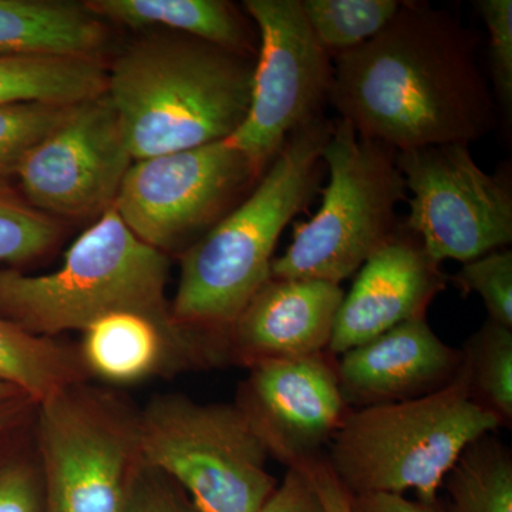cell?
<instances>
[{
  "label": "cell",
  "mask_w": 512,
  "mask_h": 512,
  "mask_svg": "<svg viewBox=\"0 0 512 512\" xmlns=\"http://www.w3.org/2000/svg\"><path fill=\"white\" fill-rule=\"evenodd\" d=\"M333 57V106L359 136L396 153L470 144L497 123L477 39L444 10L402 2L382 32Z\"/></svg>",
  "instance_id": "obj_1"
},
{
  "label": "cell",
  "mask_w": 512,
  "mask_h": 512,
  "mask_svg": "<svg viewBox=\"0 0 512 512\" xmlns=\"http://www.w3.org/2000/svg\"><path fill=\"white\" fill-rule=\"evenodd\" d=\"M255 60L178 33L128 47L107 94L134 161L224 141L247 117Z\"/></svg>",
  "instance_id": "obj_2"
},
{
  "label": "cell",
  "mask_w": 512,
  "mask_h": 512,
  "mask_svg": "<svg viewBox=\"0 0 512 512\" xmlns=\"http://www.w3.org/2000/svg\"><path fill=\"white\" fill-rule=\"evenodd\" d=\"M330 133L322 117L293 133L247 200L185 251L171 312L177 325L228 333L271 279L282 232L315 195Z\"/></svg>",
  "instance_id": "obj_3"
},
{
  "label": "cell",
  "mask_w": 512,
  "mask_h": 512,
  "mask_svg": "<svg viewBox=\"0 0 512 512\" xmlns=\"http://www.w3.org/2000/svg\"><path fill=\"white\" fill-rule=\"evenodd\" d=\"M168 271L164 252L140 241L110 207L67 249L52 274L0 269V315L30 335L50 339L119 312L147 316L174 338L205 333L177 325L168 312Z\"/></svg>",
  "instance_id": "obj_4"
},
{
  "label": "cell",
  "mask_w": 512,
  "mask_h": 512,
  "mask_svg": "<svg viewBox=\"0 0 512 512\" xmlns=\"http://www.w3.org/2000/svg\"><path fill=\"white\" fill-rule=\"evenodd\" d=\"M501 426L473 399L463 363L439 392L349 410L326 460L350 495L413 491L416 500L437 503L463 451Z\"/></svg>",
  "instance_id": "obj_5"
},
{
  "label": "cell",
  "mask_w": 512,
  "mask_h": 512,
  "mask_svg": "<svg viewBox=\"0 0 512 512\" xmlns=\"http://www.w3.org/2000/svg\"><path fill=\"white\" fill-rule=\"evenodd\" d=\"M322 161L329 170L322 205L311 220L293 225L291 245L272 262V279L340 285L399 228L396 210L407 188L396 151L359 136L342 119L332 127Z\"/></svg>",
  "instance_id": "obj_6"
},
{
  "label": "cell",
  "mask_w": 512,
  "mask_h": 512,
  "mask_svg": "<svg viewBox=\"0 0 512 512\" xmlns=\"http://www.w3.org/2000/svg\"><path fill=\"white\" fill-rule=\"evenodd\" d=\"M136 436L138 460L180 485L201 512H258L275 491L268 451L237 406L160 397Z\"/></svg>",
  "instance_id": "obj_7"
},
{
  "label": "cell",
  "mask_w": 512,
  "mask_h": 512,
  "mask_svg": "<svg viewBox=\"0 0 512 512\" xmlns=\"http://www.w3.org/2000/svg\"><path fill=\"white\" fill-rule=\"evenodd\" d=\"M244 8L258 28L259 52L247 117L225 141L261 174L293 133L320 119L333 66L301 0H245Z\"/></svg>",
  "instance_id": "obj_8"
},
{
  "label": "cell",
  "mask_w": 512,
  "mask_h": 512,
  "mask_svg": "<svg viewBox=\"0 0 512 512\" xmlns=\"http://www.w3.org/2000/svg\"><path fill=\"white\" fill-rule=\"evenodd\" d=\"M412 192L404 228L433 261L467 264L512 242V195L485 173L468 144H443L396 153Z\"/></svg>",
  "instance_id": "obj_9"
},
{
  "label": "cell",
  "mask_w": 512,
  "mask_h": 512,
  "mask_svg": "<svg viewBox=\"0 0 512 512\" xmlns=\"http://www.w3.org/2000/svg\"><path fill=\"white\" fill-rule=\"evenodd\" d=\"M259 173L227 141L134 161L114 210L144 244L173 251L221 220Z\"/></svg>",
  "instance_id": "obj_10"
},
{
  "label": "cell",
  "mask_w": 512,
  "mask_h": 512,
  "mask_svg": "<svg viewBox=\"0 0 512 512\" xmlns=\"http://www.w3.org/2000/svg\"><path fill=\"white\" fill-rule=\"evenodd\" d=\"M133 163L117 111L104 93L73 106L62 126L30 151L18 180L37 211L94 217L113 207Z\"/></svg>",
  "instance_id": "obj_11"
},
{
  "label": "cell",
  "mask_w": 512,
  "mask_h": 512,
  "mask_svg": "<svg viewBox=\"0 0 512 512\" xmlns=\"http://www.w3.org/2000/svg\"><path fill=\"white\" fill-rule=\"evenodd\" d=\"M69 387L39 402L50 512H123L138 457L136 430L123 429Z\"/></svg>",
  "instance_id": "obj_12"
},
{
  "label": "cell",
  "mask_w": 512,
  "mask_h": 512,
  "mask_svg": "<svg viewBox=\"0 0 512 512\" xmlns=\"http://www.w3.org/2000/svg\"><path fill=\"white\" fill-rule=\"evenodd\" d=\"M329 352L255 363L235 406L269 457L288 468L322 457L349 413Z\"/></svg>",
  "instance_id": "obj_13"
},
{
  "label": "cell",
  "mask_w": 512,
  "mask_h": 512,
  "mask_svg": "<svg viewBox=\"0 0 512 512\" xmlns=\"http://www.w3.org/2000/svg\"><path fill=\"white\" fill-rule=\"evenodd\" d=\"M447 276L406 228L370 256L345 293L328 352L343 355L397 325L426 316Z\"/></svg>",
  "instance_id": "obj_14"
},
{
  "label": "cell",
  "mask_w": 512,
  "mask_h": 512,
  "mask_svg": "<svg viewBox=\"0 0 512 512\" xmlns=\"http://www.w3.org/2000/svg\"><path fill=\"white\" fill-rule=\"evenodd\" d=\"M463 363V350L446 345L421 316L343 353L336 375L343 399L355 410L439 392Z\"/></svg>",
  "instance_id": "obj_15"
},
{
  "label": "cell",
  "mask_w": 512,
  "mask_h": 512,
  "mask_svg": "<svg viewBox=\"0 0 512 512\" xmlns=\"http://www.w3.org/2000/svg\"><path fill=\"white\" fill-rule=\"evenodd\" d=\"M343 298L340 285L271 278L229 328V349L248 366L328 352Z\"/></svg>",
  "instance_id": "obj_16"
},
{
  "label": "cell",
  "mask_w": 512,
  "mask_h": 512,
  "mask_svg": "<svg viewBox=\"0 0 512 512\" xmlns=\"http://www.w3.org/2000/svg\"><path fill=\"white\" fill-rule=\"evenodd\" d=\"M83 357L96 375L116 383L136 382L156 370L163 359L164 343L191 363H212L220 349L205 332L194 338H174L154 320L133 312L111 313L83 330Z\"/></svg>",
  "instance_id": "obj_17"
},
{
  "label": "cell",
  "mask_w": 512,
  "mask_h": 512,
  "mask_svg": "<svg viewBox=\"0 0 512 512\" xmlns=\"http://www.w3.org/2000/svg\"><path fill=\"white\" fill-rule=\"evenodd\" d=\"M106 43L103 20L84 3L0 0V55L97 59Z\"/></svg>",
  "instance_id": "obj_18"
},
{
  "label": "cell",
  "mask_w": 512,
  "mask_h": 512,
  "mask_svg": "<svg viewBox=\"0 0 512 512\" xmlns=\"http://www.w3.org/2000/svg\"><path fill=\"white\" fill-rule=\"evenodd\" d=\"M84 5L100 20L131 29L163 26L242 55L251 46L244 22L221 0H89Z\"/></svg>",
  "instance_id": "obj_19"
},
{
  "label": "cell",
  "mask_w": 512,
  "mask_h": 512,
  "mask_svg": "<svg viewBox=\"0 0 512 512\" xmlns=\"http://www.w3.org/2000/svg\"><path fill=\"white\" fill-rule=\"evenodd\" d=\"M107 92V70L94 57L0 55V106H74Z\"/></svg>",
  "instance_id": "obj_20"
},
{
  "label": "cell",
  "mask_w": 512,
  "mask_h": 512,
  "mask_svg": "<svg viewBox=\"0 0 512 512\" xmlns=\"http://www.w3.org/2000/svg\"><path fill=\"white\" fill-rule=\"evenodd\" d=\"M443 512H512V454L493 434L463 451L443 483Z\"/></svg>",
  "instance_id": "obj_21"
},
{
  "label": "cell",
  "mask_w": 512,
  "mask_h": 512,
  "mask_svg": "<svg viewBox=\"0 0 512 512\" xmlns=\"http://www.w3.org/2000/svg\"><path fill=\"white\" fill-rule=\"evenodd\" d=\"M73 357L55 340L30 335L0 315V382L42 402L72 384Z\"/></svg>",
  "instance_id": "obj_22"
},
{
  "label": "cell",
  "mask_w": 512,
  "mask_h": 512,
  "mask_svg": "<svg viewBox=\"0 0 512 512\" xmlns=\"http://www.w3.org/2000/svg\"><path fill=\"white\" fill-rule=\"evenodd\" d=\"M464 367L471 394L503 426L512 423V329L488 319L467 340Z\"/></svg>",
  "instance_id": "obj_23"
},
{
  "label": "cell",
  "mask_w": 512,
  "mask_h": 512,
  "mask_svg": "<svg viewBox=\"0 0 512 512\" xmlns=\"http://www.w3.org/2000/svg\"><path fill=\"white\" fill-rule=\"evenodd\" d=\"M313 35L330 56L349 52L382 32L399 12L396 0H301Z\"/></svg>",
  "instance_id": "obj_24"
},
{
  "label": "cell",
  "mask_w": 512,
  "mask_h": 512,
  "mask_svg": "<svg viewBox=\"0 0 512 512\" xmlns=\"http://www.w3.org/2000/svg\"><path fill=\"white\" fill-rule=\"evenodd\" d=\"M72 109L45 103L0 106V192L8 191L30 151L62 126Z\"/></svg>",
  "instance_id": "obj_25"
},
{
  "label": "cell",
  "mask_w": 512,
  "mask_h": 512,
  "mask_svg": "<svg viewBox=\"0 0 512 512\" xmlns=\"http://www.w3.org/2000/svg\"><path fill=\"white\" fill-rule=\"evenodd\" d=\"M59 234L53 217L8 191L0 192V264H20L45 254Z\"/></svg>",
  "instance_id": "obj_26"
},
{
  "label": "cell",
  "mask_w": 512,
  "mask_h": 512,
  "mask_svg": "<svg viewBox=\"0 0 512 512\" xmlns=\"http://www.w3.org/2000/svg\"><path fill=\"white\" fill-rule=\"evenodd\" d=\"M463 295L477 293L488 319L512 329V252L497 249L464 264L451 278Z\"/></svg>",
  "instance_id": "obj_27"
},
{
  "label": "cell",
  "mask_w": 512,
  "mask_h": 512,
  "mask_svg": "<svg viewBox=\"0 0 512 512\" xmlns=\"http://www.w3.org/2000/svg\"><path fill=\"white\" fill-rule=\"evenodd\" d=\"M477 9L490 33V66L495 92L505 110L512 103V2L480 0Z\"/></svg>",
  "instance_id": "obj_28"
},
{
  "label": "cell",
  "mask_w": 512,
  "mask_h": 512,
  "mask_svg": "<svg viewBox=\"0 0 512 512\" xmlns=\"http://www.w3.org/2000/svg\"><path fill=\"white\" fill-rule=\"evenodd\" d=\"M123 512H201L170 478L138 460Z\"/></svg>",
  "instance_id": "obj_29"
},
{
  "label": "cell",
  "mask_w": 512,
  "mask_h": 512,
  "mask_svg": "<svg viewBox=\"0 0 512 512\" xmlns=\"http://www.w3.org/2000/svg\"><path fill=\"white\" fill-rule=\"evenodd\" d=\"M43 488L35 471L25 464L0 470V512H42Z\"/></svg>",
  "instance_id": "obj_30"
},
{
  "label": "cell",
  "mask_w": 512,
  "mask_h": 512,
  "mask_svg": "<svg viewBox=\"0 0 512 512\" xmlns=\"http://www.w3.org/2000/svg\"><path fill=\"white\" fill-rule=\"evenodd\" d=\"M258 512H326V508L309 474L293 467Z\"/></svg>",
  "instance_id": "obj_31"
},
{
  "label": "cell",
  "mask_w": 512,
  "mask_h": 512,
  "mask_svg": "<svg viewBox=\"0 0 512 512\" xmlns=\"http://www.w3.org/2000/svg\"><path fill=\"white\" fill-rule=\"evenodd\" d=\"M301 468L311 477L326 512H352L350 511V494L330 470L325 456L316 458Z\"/></svg>",
  "instance_id": "obj_32"
},
{
  "label": "cell",
  "mask_w": 512,
  "mask_h": 512,
  "mask_svg": "<svg viewBox=\"0 0 512 512\" xmlns=\"http://www.w3.org/2000/svg\"><path fill=\"white\" fill-rule=\"evenodd\" d=\"M352 512H443L441 501L423 503L399 494L350 495Z\"/></svg>",
  "instance_id": "obj_33"
},
{
  "label": "cell",
  "mask_w": 512,
  "mask_h": 512,
  "mask_svg": "<svg viewBox=\"0 0 512 512\" xmlns=\"http://www.w3.org/2000/svg\"><path fill=\"white\" fill-rule=\"evenodd\" d=\"M22 392L16 389L12 384L0 382V410L5 409L6 406H12L13 400L16 397L22 396ZM25 396V394H23Z\"/></svg>",
  "instance_id": "obj_34"
},
{
  "label": "cell",
  "mask_w": 512,
  "mask_h": 512,
  "mask_svg": "<svg viewBox=\"0 0 512 512\" xmlns=\"http://www.w3.org/2000/svg\"><path fill=\"white\" fill-rule=\"evenodd\" d=\"M10 416H12V414L6 412L5 409L0 410V430H2L3 427L6 426V423H8L10 419Z\"/></svg>",
  "instance_id": "obj_35"
}]
</instances>
